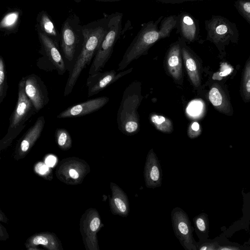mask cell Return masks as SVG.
<instances>
[{
  "mask_svg": "<svg viewBox=\"0 0 250 250\" xmlns=\"http://www.w3.org/2000/svg\"><path fill=\"white\" fill-rule=\"evenodd\" d=\"M114 201L116 207L120 212L123 213L126 211V205L121 198L116 197Z\"/></svg>",
  "mask_w": 250,
  "mask_h": 250,
  "instance_id": "obj_32",
  "label": "cell"
},
{
  "mask_svg": "<svg viewBox=\"0 0 250 250\" xmlns=\"http://www.w3.org/2000/svg\"><path fill=\"white\" fill-rule=\"evenodd\" d=\"M60 49L68 61H74L82 48L84 36L80 18L70 13L62 23L60 32Z\"/></svg>",
  "mask_w": 250,
  "mask_h": 250,
  "instance_id": "obj_5",
  "label": "cell"
},
{
  "mask_svg": "<svg viewBox=\"0 0 250 250\" xmlns=\"http://www.w3.org/2000/svg\"><path fill=\"white\" fill-rule=\"evenodd\" d=\"M76 3H79L81 2L82 0H73ZM98 1H102V2H115V1H119L123 0H93Z\"/></svg>",
  "mask_w": 250,
  "mask_h": 250,
  "instance_id": "obj_38",
  "label": "cell"
},
{
  "mask_svg": "<svg viewBox=\"0 0 250 250\" xmlns=\"http://www.w3.org/2000/svg\"><path fill=\"white\" fill-rule=\"evenodd\" d=\"M106 96H102L87 100L70 106L61 112L58 119L79 117L91 114L103 107L109 101Z\"/></svg>",
  "mask_w": 250,
  "mask_h": 250,
  "instance_id": "obj_13",
  "label": "cell"
},
{
  "mask_svg": "<svg viewBox=\"0 0 250 250\" xmlns=\"http://www.w3.org/2000/svg\"><path fill=\"white\" fill-rule=\"evenodd\" d=\"M150 120L155 127L160 131L170 133L173 130V125L171 121L162 115L153 114L150 116Z\"/></svg>",
  "mask_w": 250,
  "mask_h": 250,
  "instance_id": "obj_23",
  "label": "cell"
},
{
  "mask_svg": "<svg viewBox=\"0 0 250 250\" xmlns=\"http://www.w3.org/2000/svg\"><path fill=\"white\" fill-rule=\"evenodd\" d=\"M45 125L43 116L38 118L34 125L18 141L13 157L19 161L24 158L30 152L33 146L40 137Z\"/></svg>",
  "mask_w": 250,
  "mask_h": 250,
  "instance_id": "obj_11",
  "label": "cell"
},
{
  "mask_svg": "<svg viewBox=\"0 0 250 250\" xmlns=\"http://www.w3.org/2000/svg\"><path fill=\"white\" fill-rule=\"evenodd\" d=\"M196 233L201 241H206L208 237L209 222L208 215L201 213L193 218Z\"/></svg>",
  "mask_w": 250,
  "mask_h": 250,
  "instance_id": "obj_22",
  "label": "cell"
},
{
  "mask_svg": "<svg viewBox=\"0 0 250 250\" xmlns=\"http://www.w3.org/2000/svg\"><path fill=\"white\" fill-rule=\"evenodd\" d=\"M24 82V77H22L18 84V101L10 118L7 133L0 139V149L1 150L10 146L24 129L27 120L37 112L25 92Z\"/></svg>",
  "mask_w": 250,
  "mask_h": 250,
  "instance_id": "obj_4",
  "label": "cell"
},
{
  "mask_svg": "<svg viewBox=\"0 0 250 250\" xmlns=\"http://www.w3.org/2000/svg\"><path fill=\"white\" fill-rule=\"evenodd\" d=\"M156 1L165 4H180L185 2L203 1L205 0H156Z\"/></svg>",
  "mask_w": 250,
  "mask_h": 250,
  "instance_id": "obj_34",
  "label": "cell"
},
{
  "mask_svg": "<svg viewBox=\"0 0 250 250\" xmlns=\"http://www.w3.org/2000/svg\"><path fill=\"white\" fill-rule=\"evenodd\" d=\"M1 151V150L0 149V159H1V156H0Z\"/></svg>",
  "mask_w": 250,
  "mask_h": 250,
  "instance_id": "obj_39",
  "label": "cell"
},
{
  "mask_svg": "<svg viewBox=\"0 0 250 250\" xmlns=\"http://www.w3.org/2000/svg\"><path fill=\"white\" fill-rule=\"evenodd\" d=\"M21 14L19 9H12L7 12L0 21V31L6 35L17 32Z\"/></svg>",
  "mask_w": 250,
  "mask_h": 250,
  "instance_id": "obj_20",
  "label": "cell"
},
{
  "mask_svg": "<svg viewBox=\"0 0 250 250\" xmlns=\"http://www.w3.org/2000/svg\"><path fill=\"white\" fill-rule=\"evenodd\" d=\"M171 221L176 237L185 250H196L197 243L193 237V228L186 213L179 208L171 212Z\"/></svg>",
  "mask_w": 250,
  "mask_h": 250,
  "instance_id": "obj_8",
  "label": "cell"
},
{
  "mask_svg": "<svg viewBox=\"0 0 250 250\" xmlns=\"http://www.w3.org/2000/svg\"><path fill=\"white\" fill-rule=\"evenodd\" d=\"M57 158L52 155H49L45 158L44 163L49 167H53L57 163Z\"/></svg>",
  "mask_w": 250,
  "mask_h": 250,
  "instance_id": "obj_35",
  "label": "cell"
},
{
  "mask_svg": "<svg viewBox=\"0 0 250 250\" xmlns=\"http://www.w3.org/2000/svg\"><path fill=\"white\" fill-rule=\"evenodd\" d=\"M69 176L74 179H78L79 177V174L76 170L71 168L69 170Z\"/></svg>",
  "mask_w": 250,
  "mask_h": 250,
  "instance_id": "obj_37",
  "label": "cell"
},
{
  "mask_svg": "<svg viewBox=\"0 0 250 250\" xmlns=\"http://www.w3.org/2000/svg\"><path fill=\"white\" fill-rule=\"evenodd\" d=\"M123 17V14L118 12L109 15L107 31L93 58L89 74L100 71L111 57L114 46L122 35Z\"/></svg>",
  "mask_w": 250,
  "mask_h": 250,
  "instance_id": "obj_6",
  "label": "cell"
},
{
  "mask_svg": "<svg viewBox=\"0 0 250 250\" xmlns=\"http://www.w3.org/2000/svg\"><path fill=\"white\" fill-rule=\"evenodd\" d=\"M37 31L41 44V53L52 64L59 75H63L67 68L59 46L43 33Z\"/></svg>",
  "mask_w": 250,
  "mask_h": 250,
  "instance_id": "obj_12",
  "label": "cell"
},
{
  "mask_svg": "<svg viewBox=\"0 0 250 250\" xmlns=\"http://www.w3.org/2000/svg\"></svg>",
  "mask_w": 250,
  "mask_h": 250,
  "instance_id": "obj_40",
  "label": "cell"
},
{
  "mask_svg": "<svg viewBox=\"0 0 250 250\" xmlns=\"http://www.w3.org/2000/svg\"><path fill=\"white\" fill-rule=\"evenodd\" d=\"M24 245L27 250H40L38 248L39 245L51 250L58 249V243L53 234L44 232L30 236L26 239Z\"/></svg>",
  "mask_w": 250,
  "mask_h": 250,
  "instance_id": "obj_18",
  "label": "cell"
},
{
  "mask_svg": "<svg viewBox=\"0 0 250 250\" xmlns=\"http://www.w3.org/2000/svg\"><path fill=\"white\" fill-rule=\"evenodd\" d=\"M234 5L239 14L250 23V0H236Z\"/></svg>",
  "mask_w": 250,
  "mask_h": 250,
  "instance_id": "obj_26",
  "label": "cell"
},
{
  "mask_svg": "<svg viewBox=\"0 0 250 250\" xmlns=\"http://www.w3.org/2000/svg\"><path fill=\"white\" fill-rule=\"evenodd\" d=\"M201 133V129L199 124L197 122H193L188 129V135L190 138H194L198 137Z\"/></svg>",
  "mask_w": 250,
  "mask_h": 250,
  "instance_id": "obj_30",
  "label": "cell"
},
{
  "mask_svg": "<svg viewBox=\"0 0 250 250\" xmlns=\"http://www.w3.org/2000/svg\"><path fill=\"white\" fill-rule=\"evenodd\" d=\"M144 175L147 187L155 188L161 186L162 169L158 158L153 149L149 151L147 156Z\"/></svg>",
  "mask_w": 250,
  "mask_h": 250,
  "instance_id": "obj_15",
  "label": "cell"
},
{
  "mask_svg": "<svg viewBox=\"0 0 250 250\" xmlns=\"http://www.w3.org/2000/svg\"><path fill=\"white\" fill-rule=\"evenodd\" d=\"M219 245L217 241L208 242L201 243L200 245L197 243V250H217Z\"/></svg>",
  "mask_w": 250,
  "mask_h": 250,
  "instance_id": "obj_31",
  "label": "cell"
},
{
  "mask_svg": "<svg viewBox=\"0 0 250 250\" xmlns=\"http://www.w3.org/2000/svg\"><path fill=\"white\" fill-rule=\"evenodd\" d=\"M207 40L217 46L236 42L239 32L235 23L220 15H213L205 21Z\"/></svg>",
  "mask_w": 250,
  "mask_h": 250,
  "instance_id": "obj_7",
  "label": "cell"
},
{
  "mask_svg": "<svg viewBox=\"0 0 250 250\" xmlns=\"http://www.w3.org/2000/svg\"><path fill=\"white\" fill-rule=\"evenodd\" d=\"M109 18V15L104 13L103 18L83 25V44L67 79L64 90V96L71 93L82 71L94 58L107 31Z\"/></svg>",
  "mask_w": 250,
  "mask_h": 250,
  "instance_id": "obj_2",
  "label": "cell"
},
{
  "mask_svg": "<svg viewBox=\"0 0 250 250\" xmlns=\"http://www.w3.org/2000/svg\"><path fill=\"white\" fill-rule=\"evenodd\" d=\"M8 219L5 214L0 209V241H6L9 238V234L2 223L7 224Z\"/></svg>",
  "mask_w": 250,
  "mask_h": 250,
  "instance_id": "obj_29",
  "label": "cell"
},
{
  "mask_svg": "<svg viewBox=\"0 0 250 250\" xmlns=\"http://www.w3.org/2000/svg\"><path fill=\"white\" fill-rule=\"evenodd\" d=\"M208 99L212 104L218 110L224 113L230 111L229 103L221 90L216 86L212 87L208 93Z\"/></svg>",
  "mask_w": 250,
  "mask_h": 250,
  "instance_id": "obj_21",
  "label": "cell"
},
{
  "mask_svg": "<svg viewBox=\"0 0 250 250\" xmlns=\"http://www.w3.org/2000/svg\"><path fill=\"white\" fill-rule=\"evenodd\" d=\"M176 28L184 42H193L199 33L198 24L196 21L189 13L182 12L177 15Z\"/></svg>",
  "mask_w": 250,
  "mask_h": 250,
  "instance_id": "obj_14",
  "label": "cell"
},
{
  "mask_svg": "<svg viewBox=\"0 0 250 250\" xmlns=\"http://www.w3.org/2000/svg\"><path fill=\"white\" fill-rule=\"evenodd\" d=\"M55 138L57 144L62 149H68L71 147V138L68 131L65 128H57L55 131Z\"/></svg>",
  "mask_w": 250,
  "mask_h": 250,
  "instance_id": "obj_24",
  "label": "cell"
},
{
  "mask_svg": "<svg viewBox=\"0 0 250 250\" xmlns=\"http://www.w3.org/2000/svg\"><path fill=\"white\" fill-rule=\"evenodd\" d=\"M141 84L134 81L124 90L119 105L117 122L119 130L127 135H132L140 129L138 108L142 101Z\"/></svg>",
  "mask_w": 250,
  "mask_h": 250,
  "instance_id": "obj_3",
  "label": "cell"
},
{
  "mask_svg": "<svg viewBox=\"0 0 250 250\" xmlns=\"http://www.w3.org/2000/svg\"><path fill=\"white\" fill-rule=\"evenodd\" d=\"M181 57V47L179 39L169 47L166 59L167 70L176 81H180L182 77Z\"/></svg>",
  "mask_w": 250,
  "mask_h": 250,
  "instance_id": "obj_16",
  "label": "cell"
},
{
  "mask_svg": "<svg viewBox=\"0 0 250 250\" xmlns=\"http://www.w3.org/2000/svg\"><path fill=\"white\" fill-rule=\"evenodd\" d=\"M177 18L176 15L162 16L143 24L125 52L117 71L124 70L132 61L146 54L157 41L169 37L176 28Z\"/></svg>",
  "mask_w": 250,
  "mask_h": 250,
  "instance_id": "obj_1",
  "label": "cell"
},
{
  "mask_svg": "<svg viewBox=\"0 0 250 250\" xmlns=\"http://www.w3.org/2000/svg\"><path fill=\"white\" fill-rule=\"evenodd\" d=\"M181 47V55L184 59L186 68L193 85L198 87L200 84V76L196 62L185 42L179 39Z\"/></svg>",
  "mask_w": 250,
  "mask_h": 250,
  "instance_id": "obj_19",
  "label": "cell"
},
{
  "mask_svg": "<svg viewBox=\"0 0 250 250\" xmlns=\"http://www.w3.org/2000/svg\"><path fill=\"white\" fill-rule=\"evenodd\" d=\"M242 83V91L245 100L249 101L250 97V62L248 60L245 66Z\"/></svg>",
  "mask_w": 250,
  "mask_h": 250,
  "instance_id": "obj_27",
  "label": "cell"
},
{
  "mask_svg": "<svg viewBox=\"0 0 250 250\" xmlns=\"http://www.w3.org/2000/svg\"><path fill=\"white\" fill-rule=\"evenodd\" d=\"M24 90L36 112H39L48 103L47 89L40 77L35 74L24 77Z\"/></svg>",
  "mask_w": 250,
  "mask_h": 250,
  "instance_id": "obj_9",
  "label": "cell"
},
{
  "mask_svg": "<svg viewBox=\"0 0 250 250\" xmlns=\"http://www.w3.org/2000/svg\"><path fill=\"white\" fill-rule=\"evenodd\" d=\"M5 72L4 62L2 57L0 56V104L5 98L8 89Z\"/></svg>",
  "mask_w": 250,
  "mask_h": 250,
  "instance_id": "obj_25",
  "label": "cell"
},
{
  "mask_svg": "<svg viewBox=\"0 0 250 250\" xmlns=\"http://www.w3.org/2000/svg\"><path fill=\"white\" fill-rule=\"evenodd\" d=\"M241 249L236 246L231 245H219L217 250H239Z\"/></svg>",
  "mask_w": 250,
  "mask_h": 250,
  "instance_id": "obj_36",
  "label": "cell"
},
{
  "mask_svg": "<svg viewBox=\"0 0 250 250\" xmlns=\"http://www.w3.org/2000/svg\"><path fill=\"white\" fill-rule=\"evenodd\" d=\"M34 170L35 172L39 176L46 179L51 172L50 167L44 163L42 162H38L35 165Z\"/></svg>",
  "mask_w": 250,
  "mask_h": 250,
  "instance_id": "obj_28",
  "label": "cell"
},
{
  "mask_svg": "<svg viewBox=\"0 0 250 250\" xmlns=\"http://www.w3.org/2000/svg\"><path fill=\"white\" fill-rule=\"evenodd\" d=\"M35 27L37 31L45 34L59 46L60 32L57 29L53 21L46 11L42 10L38 13Z\"/></svg>",
  "mask_w": 250,
  "mask_h": 250,
  "instance_id": "obj_17",
  "label": "cell"
},
{
  "mask_svg": "<svg viewBox=\"0 0 250 250\" xmlns=\"http://www.w3.org/2000/svg\"><path fill=\"white\" fill-rule=\"evenodd\" d=\"M101 221L99 217H95L90 221L89 227L91 231L96 232L99 229Z\"/></svg>",
  "mask_w": 250,
  "mask_h": 250,
  "instance_id": "obj_33",
  "label": "cell"
},
{
  "mask_svg": "<svg viewBox=\"0 0 250 250\" xmlns=\"http://www.w3.org/2000/svg\"><path fill=\"white\" fill-rule=\"evenodd\" d=\"M133 68H130L119 72L111 70L104 72L98 71L89 74L86 82L88 96L97 94L121 78L131 72Z\"/></svg>",
  "mask_w": 250,
  "mask_h": 250,
  "instance_id": "obj_10",
  "label": "cell"
}]
</instances>
